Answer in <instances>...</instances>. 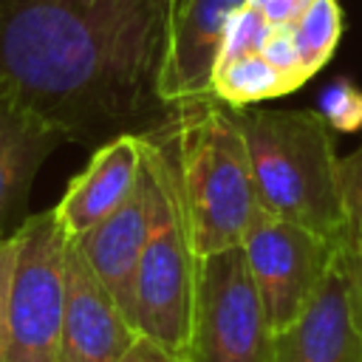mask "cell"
Instances as JSON below:
<instances>
[{
    "label": "cell",
    "instance_id": "19",
    "mask_svg": "<svg viewBox=\"0 0 362 362\" xmlns=\"http://www.w3.org/2000/svg\"><path fill=\"white\" fill-rule=\"evenodd\" d=\"M260 54H263L277 71H283L297 88L305 85L308 76H305V71H303L297 45H294V40H291V28H272L269 37H266V42H263V48H260Z\"/></svg>",
    "mask_w": 362,
    "mask_h": 362
},
{
    "label": "cell",
    "instance_id": "2",
    "mask_svg": "<svg viewBox=\"0 0 362 362\" xmlns=\"http://www.w3.org/2000/svg\"><path fill=\"white\" fill-rule=\"evenodd\" d=\"M153 136L173 153L195 255L206 257L238 246L257 212L238 110L209 93L184 99L173 105L170 119Z\"/></svg>",
    "mask_w": 362,
    "mask_h": 362
},
{
    "label": "cell",
    "instance_id": "9",
    "mask_svg": "<svg viewBox=\"0 0 362 362\" xmlns=\"http://www.w3.org/2000/svg\"><path fill=\"white\" fill-rule=\"evenodd\" d=\"M136 328L96 277L82 249L68 240L65 311L57 362H119L136 342Z\"/></svg>",
    "mask_w": 362,
    "mask_h": 362
},
{
    "label": "cell",
    "instance_id": "5",
    "mask_svg": "<svg viewBox=\"0 0 362 362\" xmlns=\"http://www.w3.org/2000/svg\"><path fill=\"white\" fill-rule=\"evenodd\" d=\"M65 255L51 209L28 215L14 232L11 288L3 322L0 362H57L65 311Z\"/></svg>",
    "mask_w": 362,
    "mask_h": 362
},
{
    "label": "cell",
    "instance_id": "15",
    "mask_svg": "<svg viewBox=\"0 0 362 362\" xmlns=\"http://www.w3.org/2000/svg\"><path fill=\"white\" fill-rule=\"evenodd\" d=\"M342 37V11L337 0H314V6L291 25V40L297 45L305 76L311 79L334 57Z\"/></svg>",
    "mask_w": 362,
    "mask_h": 362
},
{
    "label": "cell",
    "instance_id": "20",
    "mask_svg": "<svg viewBox=\"0 0 362 362\" xmlns=\"http://www.w3.org/2000/svg\"><path fill=\"white\" fill-rule=\"evenodd\" d=\"M249 6H255L266 17L269 25L291 28L314 6V0H249Z\"/></svg>",
    "mask_w": 362,
    "mask_h": 362
},
{
    "label": "cell",
    "instance_id": "23",
    "mask_svg": "<svg viewBox=\"0 0 362 362\" xmlns=\"http://www.w3.org/2000/svg\"><path fill=\"white\" fill-rule=\"evenodd\" d=\"M345 243H348V240H345ZM348 260H351V274H354L356 300H359V311H362V240L348 243Z\"/></svg>",
    "mask_w": 362,
    "mask_h": 362
},
{
    "label": "cell",
    "instance_id": "14",
    "mask_svg": "<svg viewBox=\"0 0 362 362\" xmlns=\"http://www.w3.org/2000/svg\"><path fill=\"white\" fill-rule=\"evenodd\" d=\"M291 90H297V85L283 71H277L260 51L215 62L212 82H209V96L221 99L235 110L252 107L263 99L286 96Z\"/></svg>",
    "mask_w": 362,
    "mask_h": 362
},
{
    "label": "cell",
    "instance_id": "1",
    "mask_svg": "<svg viewBox=\"0 0 362 362\" xmlns=\"http://www.w3.org/2000/svg\"><path fill=\"white\" fill-rule=\"evenodd\" d=\"M164 0H0V93L65 141L158 130L173 105L158 93Z\"/></svg>",
    "mask_w": 362,
    "mask_h": 362
},
{
    "label": "cell",
    "instance_id": "10",
    "mask_svg": "<svg viewBox=\"0 0 362 362\" xmlns=\"http://www.w3.org/2000/svg\"><path fill=\"white\" fill-rule=\"evenodd\" d=\"M249 0H173L158 93L167 105L206 96L226 25Z\"/></svg>",
    "mask_w": 362,
    "mask_h": 362
},
{
    "label": "cell",
    "instance_id": "17",
    "mask_svg": "<svg viewBox=\"0 0 362 362\" xmlns=\"http://www.w3.org/2000/svg\"><path fill=\"white\" fill-rule=\"evenodd\" d=\"M272 28H274V25H269L266 17H263L255 6L246 3L243 8H238V11L232 14V20H229V25H226L218 62H221V59H235V57L260 51Z\"/></svg>",
    "mask_w": 362,
    "mask_h": 362
},
{
    "label": "cell",
    "instance_id": "22",
    "mask_svg": "<svg viewBox=\"0 0 362 362\" xmlns=\"http://www.w3.org/2000/svg\"><path fill=\"white\" fill-rule=\"evenodd\" d=\"M17 232V229H14ZM14 232L0 235V342H3V322H6V305H8V288H11V266H14Z\"/></svg>",
    "mask_w": 362,
    "mask_h": 362
},
{
    "label": "cell",
    "instance_id": "8",
    "mask_svg": "<svg viewBox=\"0 0 362 362\" xmlns=\"http://www.w3.org/2000/svg\"><path fill=\"white\" fill-rule=\"evenodd\" d=\"M272 362H362V311L348 243H339L300 317L274 334Z\"/></svg>",
    "mask_w": 362,
    "mask_h": 362
},
{
    "label": "cell",
    "instance_id": "7",
    "mask_svg": "<svg viewBox=\"0 0 362 362\" xmlns=\"http://www.w3.org/2000/svg\"><path fill=\"white\" fill-rule=\"evenodd\" d=\"M339 243L345 240H328L257 206L243 232L240 249L246 255L252 280L260 291L274 334H280L300 317V311L322 283Z\"/></svg>",
    "mask_w": 362,
    "mask_h": 362
},
{
    "label": "cell",
    "instance_id": "11",
    "mask_svg": "<svg viewBox=\"0 0 362 362\" xmlns=\"http://www.w3.org/2000/svg\"><path fill=\"white\" fill-rule=\"evenodd\" d=\"M139 175H141V136L124 133L96 147L85 170L71 178L59 204L51 206L62 235L68 240H76L88 229L102 223L133 195Z\"/></svg>",
    "mask_w": 362,
    "mask_h": 362
},
{
    "label": "cell",
    "instance_id": "4",
    "mask_svg": "<svg viewBox=\"0 0 362 362\" xmlns=\"http://www.w3.org/2000/svg\"><path fill=\"white\" fill-rule=\"evenodd\" d=\"M141 161L153 192V223L136 269L127 317L139 337L187 356L198 255L192 246L173 153L158 136L147 133L141 136Z\"/></svg>",
    "mask_w": 362,
    "mask_h": 362
},
{
    "label": "cell",
    "instance_id": "24",
    "mask_svg": "<svg viewBox=\"0 0 362 362\" xmlns=\"http://www.w3.org/2000/svg\"><path fill=\"white\" fill-rule=\"evenodd\" d=\"M164 3H167V6H170V3H173V0H164Z\"/></svg>",
    "mask_w": 362,
    "mask_h": 362
},
{
    "label": "cell",
    "instance_id": "21",
    "mask_svg": "<svg viewBox=\"0 0 362 362\" xmlns=\"http://www.w3.org/2000/svg\"><path fill=\"white\" fill-rule=\"evenodd\" d=\"M119 362H187V356H178L147 337H136V342L124 351V356Z\"/></svg>",
    "mask_w": 362,
    "mask_h": 362
},
{
    "label": "cell",
    "instance_id": "3",
    "mask_svg": "<svg viewBox=\"0 0 362 362\" xmlns=\"http://www.w3.org/2000/svg\"><path fill=\"white\" fill-rule=\"evenodd\" d=\"M257 206L328 240H348L331 124L314 110L238 107Z\"/></svg>",
    "mask_w": 362,
    "mask_h": 362
},
{
    "label": "cell",
    "instance_id": "12",
    "mask_svg": "<svg viewBox=\"0 0 362 362\" xmlns=\"http://www.w3.org/2000/svg\"><path fill=\"white\" fill-rule=\"evenodd\" d=\"M150 223H153V192H150L144 161H141V175L133 195L116 212H110L102 223H96L93 229H88L82 238L74 240L82 249L90 269L96 272V277L107 286V291L113 294L124 317L130 314L133 280L150 238Z\"/></svg>",
    "mask_w": 362,
    "mask_h": 362
},
{
    "label": "cell",
    "instance_id": "16",
    "mask_svg": "<svg viewBox=\"0 0 362 362\" xmlns=\"http://www.w3.org/2000/svg\"><path fill=\"white\" fill-rule=\"evenodd\" d=\"M320 113L337 133L362 130V88L348 76L328 82L320 93Z\"/></svg>",
    "mask_w": 362,
    "mask_h": 362
},
{
    "label": "cell",
    "instance_id": "18",
    "mask_svg": "<svg viewBox=\"0 0 362 362\" xmlns=\"http://www.w3.org/2000/svg\"><path fill=\"white\" fill-rule=\"evenodd\" d=\"M339 184L348 215V243L362 240V144L339 158Z\"/></svg>",
    "mask_w": 362,
    "mask_h": 362
},
{
    "label": "cell",
    "instance_id": "13",
    "mask_svg": "<svg viewBox=\"0 0 362 362\" xmlns=\"http://www.w3.org/2000/svg\"><path fill=\"white\" fill-rule=\"evenodd\" d=\"M62 141L59 130L14 96L0 93V235H11L28 218L31 184Z\"/></svg>",
    "mask_w": 362,
    "mask_h": 362
},
{
    "label": "cell",
    "instance_id": "6",
    "mask_svg": "<svg viewBox=\"0 0 362 362\" xmlns=\"http://www.w3.org/2000/svg\"><path fill=\"white\" fill-rule=\"evenodd\" d=\"M272 339L240 243L198 257L187 362H272Z\"/></svg>",
    "mask_w": 362,
    "mask_h": 362
}]
</instances>
